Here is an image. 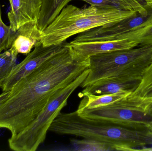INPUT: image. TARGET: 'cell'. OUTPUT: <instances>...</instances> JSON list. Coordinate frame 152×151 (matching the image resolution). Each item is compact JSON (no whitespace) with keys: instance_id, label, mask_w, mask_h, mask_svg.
I'll return each instance as SVG.
<instances>
[{"instance_id":"7a4b0ae2","label":"cell","mask_w":152,"mask_h":151,"mask_svg":"<svg viewBox=\"0 0 152 151\" xmlns=\"http://www.w3.org/2000/svg\"><path fill=\"white\" fill-rule=\"evenodd\" d=\"M49 131L60 135L80 137L111 144L117 151H137L136 148L152 145L149 129H139L80 117L77 111L60 113Z\"/></svg>"},{"instance_id":"5bb4252c","label":"cell","mask_w":152,"mask_h":151,"mask_svg":"<svg viewBox=\"0 0 152 151\" xmlns=\"http://www.w3.org/2000/svg\"><path fill=\"white\" fill-rule=\"evenodd\" d=\"M71 0H42L37 25L43 32Z\"/></svg>"},{"instance_id":"8992f818","label":"cell","mask_w":152,"mask_h":151,"mask_svg":"<svg viewBox=\"0 0 152 151\" xmlns=\"http://www.w3.org/2000/svg\"><path fill=\"white\" fill-rule=\"evenodd\" d=\"M77 111L80 117L88 119L139 129H149L152 121L150 111L127 97L104 106L84 108Z\"/></svg>"},{"instance_id":"9c48e42d","label":"cell","mask_w":152,"mask_h":151,"mask_svg":"<svg viewBox=\"0 0 152 151\" xmlns=\"http://www.w3.org/2000/svg\"><path fill=\"white\" fill-rule=\"evenodd\" d=\"M69 44L78 54L86 57L115 51L133 48L139 46L136 42L126 38L80 42L72 41Z\"/></svg>"},{"instance_id":"ba28073f","label":"cell","mask_w":152,"mask_h":151,"mask_svg":"<svg viewBox=\"0 0 152 151\" xmlns=\"http://www.w3.org/2000/svg\"><path fill=\"white\" fill-rule=\"evenodd\" d=\"M145 4L149 9V12L147 14L143 15L138 13L116 24L93 28L81 33L73 41L80 42L113 40L121 35L137 29L147 19L151 13V6L148 4Z\"/></svg>"},{"instance_id":"4fadbf2b","label":"cell","mask_w":152,"mask_h":151,"mask_svg":"<svg viewBox=\"0 0 152 151\" xmlns=\"http://www.w3.org/2000/svg\"><path fill=\"white\" fill-rule=\"evenodd\" d=\"M127 98L150 111L152 108V62L144 72L137 87Z\"/></svg>"},{"instance_id":"d6986e66","label":"cell","mask_w":152,"mask_h":151,"mask_svg":"<svg viewBox=\"0 0 152 151\" xmlns=\"http://www.w3.org/2000/svg\"><path fill=\"white\" fill-rule=\"evenodd\" d=\"M14 33L10 26L5 25L2 20L0 5V53L10 48Z\"/></svg>"},{"instance_id":"e0dca14e","label":"cell","mask_w":152,"mask_h":151,"mask_svg":"<svg viewBox=\"0 0 152 151\" xmlns=\"http://www.w3.org/2000/svg\"><path fill=\"white\" fill-rule=\"evenodd\" d=\"M71 150L79 151H115L111 144L93 139H73L71 141Z\"/></svg>"},{"instance_id":"5b68a950","label":"cell","mask_w":152,"mask_h":151,"mask_svg":"<svg viewBox=\"0 0 152 151\" xmlns=\"http://www.w3.org/2000/svg\"><path fill=\"white\" fill-rule=\"evenodd\" d=\"M89 71L88 68L72 83L58 91L32 123L15 137H10L8 141L10 149L15 151L36 150L45 140L52 123L67 105L69 97L86 79Z\"/></svg>"},{"instance_id":"603a6c76","label":"cell","mask_w":152,"mask_h":151,"mask_svg":"<svg viewBox=\"0 0 152 151\" xmlns=\"http://www.w3.org/2000/svg\"><path fill=\"white\" fill-rule=\"evenodd\" d=\"M138 151H152V147L151 148H146V147H143L142 149H139Z\"/></svg>"},{"instance_id":"3957f363","label":"cell","mask_w":152,"mask_h":151,"mask_svg":"<svg viewBox=\"0 0 152 151\" xmlns=\"http://www.w3.org/2000/svg\"><path fill=\"white\" fill-rule=\"evenodd\" d=\"M138 13L116 8L90 5L80 9L67 5L43 31L41 42L45 46L61 44L75 35L116 24Z\"/></svg>"},{"instance_id":"8fae6325","label":"cell","mask_w":152,"mask_h":151,"mask_svg":"<svg viewBox=\"0 0 152 151\" xmlns=\"http://www.w3.org/2000/svg\"><path fill=\"white\" fill-rule=\"evenodd\" d=\"M141 81V79H138L106 78L84 88V90L79 93L78 96L82 98L86 95H100L122 92L132 93Z\"/></svg>"},{"instance_id":"30bf717a","label":"cell","mask_w":152,"mask_h":151,"mask_svg":"<svg viewBox=\"0 0 152 151\" xmlns=\"http://www.w3.org/2000/svg\"><path fill=\"white\" fill-rule=\"evenodd\" d=\"M10 10L8 13L10 27L16 32L22 25L29 22L37 23L42 0H9Z\"/></svg>"},{"instance_id":"484cf974","label":"cell","mask_w":152,"mask_h":151,"mask_svg":"<svg viewBox=\"0 0 152 151\" xmlns=\"http://www.w3.org/2000/svg\"><path fill=\"white\" fill-rule=\"evenodd\" d=\"M150 112H151V114L152 116V108L151 110H150Z\"/></svg>"},{"instance_id":"9a60e30c","label":"cell","mask_w":152,"mask_h":151,"mask_svg":"<svg viewBox=\"0 0 152 151\" xmlns=\"http://www.w3.org/2000/svg\"><path fill=\"white\" fill-rule=\"evenodd\" d=\"M148 4L151 6V13L147 19L138 28L121 35L117 39H128L138 43L139 45L152 44V3Z\"/></svg>"},{"instance_id":"ac0fdd59","label":"cell","mask_w":152,"mask_h":151,"mask_svg":"<svg viewBox=\"0 0 152 151\" xmlns=\"http://www.w3.org/2000/svg\"><path fill=\"white\" fill-rule=\"evenodd\" d=\"M18 56L10 49L0 53V88L6 78L17 64Z\"/></svg>"},{"instance_id":"44dd1931","label":"cell","mask_w":152,"mask_h":151,"mask_svg":"<svg viewBox=\"0 0 152 151\" xmlns=\"http://www.w3.org/2000/svg\"><path fill=\"white\" fill-rule=\"evenodd\" d=\"M127 6L130 10L137 12L139 14L145 15L149 12L147 5H143L137 0H118Z\"/></svg>"},{"instance_id":"ffe728a7","label":"cell","mask_w":152,"mask_h":151,"mask_svg":"<svg viewBox=\"0 0 152 151\" xmlns=\"http://www.w3.org/2000/svg\"><path fill=\"white\" fill-rule=\"evenodd\" d=\"M73 1V0H71ZM83 1L90 5L102 8H116L120 9L130 10L125 4L118 0H80Z\"/></svg>"},{"instance_id":"cb8c5ba5","label":"cell","mask_w":152,"mask_h":151,"mask_svg":"<svg viewBox=\"0 0 152 151\" xmlns=\"http://www.w3.org/2000/svg\"><path fill=\"white\" fill-rule=\"evenodd\" d=\"M149 129L151 134L152 135V121L150 123V125H149Z\"/></svg>"},{"instance_id":"6da1fadb","label":"cell","mask_w":152,"mask_h":151,"mask_svg":"<svg viewBox=\"0 0 152 151\" xmlns=\"http://www.w3.org/2000/svg\"><path fill=\"white\" fill-rule=\"evenodd\" d=\"M89 58L78 54L69 43L12 86L0 103V129L13 138L32 123L58 91L89 67Z\"/></svg>"},{"instance_id":"2e32d148","label":"cell","mask_w":152,"mask_h":151,"mask_svg":"<svg viewBox=\"0 0 152 151\" xmlns=\"http://www.w3.org/2000/svg\"><path fill=\"white\" fill-rule=\"evenodd\" d=\"M131 94L128 92H122L100 95H86L82 97L83 98L80 103L77 110L84 108L93 109L104 106L126 97Z\"/></svg>"},{"instance_id":"7c38bea8","label":"cell","mask_w":152,"mask_h":151,"mask_svg":"<svg viewBox=\"0 0 152 151\" xmlns=\"http://www.w3.org/2000/svg\"><path fill=\"white\" fill-rule=\"evenodd\" d=\"M42 32L37 23L29 22L20 27L14 32L10 49L13 54L28 55L36 44L42 41Z\"/></svg>"},{"instance_id":"52a82bcc","label":"cell","mask_w":152,"mask_h":151,"mask_svg":"<svg viewBox=\"0 0 152 151\" xmlns=\"http://www.w3.org/2000/svg\"><path fill=\"white\" fill-rule=\"evenodd\" d=\"M45 46L42 42L36 45L34 50L28 54L26 58L17 64L3 84V92L10 91L13 85L41 65L45 61L60 51L66 44Z\"/></svg>"},{"instance_id":"d4e9b609","label":"cell","mask_w":152,"mask_h":151,"mask_svg":"<svg viewBox=\"0 0 152 151\" xmlns=\"http://www.w3.org/2000/svg\"><path fill=\"white\" fill-rule=\"evenodd\" d=\"M141 1H144L145 3H152V0H141Z\"/></svg>"},{"instance_id":"277c9868","label":"cell","mask_w":152,"mask_h":151,"mask_svg":"<svg viewBox=\"0 0 152 151\" xmlns=\"http://www.w3.org/2000/svg\"><path fill=\"white\" fill-rule=\"evenodd\" d=\"M89 73L80 87L106 78L142 80L152 62V44L96 54L89 57Z\"/></svg>"},{"instance_id":"7402d4cb","label":"cell","mask_w":152,"mask_h":151,"mask_svg":"<svg viewBox=\"0 0 152 151\" xmlns=\"http://www.w3.org/2000/svg\"><path fill=\"white\" fill-rule=\"evenodd\" d=\"M10 91H4L0 95V103L3 101L4 99L6 98L8 95H9Z\"/></svg>"}]
</instances>
